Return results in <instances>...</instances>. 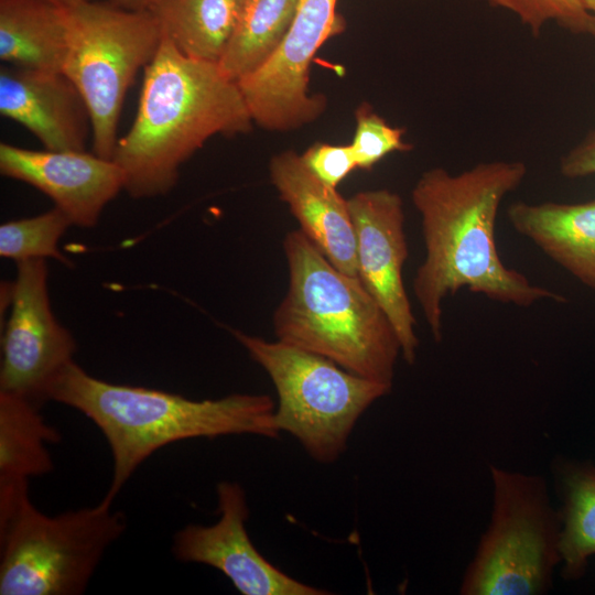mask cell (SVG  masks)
<instances>
[{
    "mask_svg": "<svg viewBox=\"0 0 595 595\" xmlns=\"http://www.w3.org/2000/svg\"><path fill=\"white\" fill-rule=\"evenodd\" d=\"M527 172L522 161L496 160L458 173L432 167L414 184L411 199L420 214L425 257L415 272L413 292L436 343L443 338V302L462 289L519 307L565 301L507 267L497 250L499 207Z\"/></svg>",
    "mask_w": 595,
    "mask_h": 595,
    "instance_id": "cell-1",
    "label": "cell"
},
{
    "mask_svg": "<svg viewBox=\"0 0 595 595\" xmlns=\"http://www.w3.org/2000/svg\"><path fill=\"white\" fill-rule=\"evenodd\" d=\"M253 123L236 80L217 63L184 55L162 33L144 68L134 120L112 160L131 197L165 195L181 165L210 138L248 133Z\"/></svg>",
    "mask_w": 595,
    "mask_h": 595,
    "instance_id": "cell-2",
    "label": "cell"
},
{
    "mask_svg": "<svg viewBox=\"0 0 595 595\" xmlns=\"http://www.w3.org/2000/svg\"><path fill=\"white\" fill-rule=\"evenodd\" d=\"M47 400L82 412L104 434L112 456L113 501L138 467L160 448L180 441L251 434L275 439L274 401L268 394L234 393L192 400L181 394L95 378L75 361L53 380Z\"/></svg>",
    "mask_w": 595,
    "mask_h": 595,
    "instance_id": "cell-3",
    "label": "cell"
},
{
    "mask_svg": "<svg viewBox=\"0 0 595 595\" xmlns=\"http://www.w3.org/2000/svg\"><path fill=\"white\" fill-rule=\"evenodd\" d=\"M289 288L273 315L279 340L392 386L401 345L358 277L338 270L299 229L283 241Z\"/></svg>",
    "mask_w": 595,
    "mask_h": 595,
    "instance_id": "cell-4",
    "label": "cell"
},
{
    "mask_svg": "<svg viewBox=\"0 0 595 595\" xmlns=\"http://www.w3.org/2000/svg\"><path fill=\"white\" fill-rule=\"evenodd\" d=\"M126 527L102 499L47 516L32 504L29 482L0 484V594H83Z\"/></svg>",
    "mask_w": 595,
    "mask_h": 595,
    "instance_id": "cell-5",
    "label": "cell"
},
{
    "mask_svg": "<svg viewBox=\"0 0 595 595\" xmlns=\"http://www.w3.org/2000/svg\"><path fill=\"white\" fill-rule=\"evenodd\" d=\"M234 336L273 382L279 432L290 433L320 463L339 458L359 418L392 388L279 339L268 342L238 331Z\"/></svg>",
    "mask_w": 595,
    "mask_h": 595,
    "instance_id": "cell-6",
    "label": "cell"
},
{
    "mask_svg": "<svg viewBox=\"0 0 595 595\" xmlns=\"http://www.w3.org/2000/svg\"><path fill=\"white\" fill-rule=\"evenodd\" d=\"M490 520L459 586L463 595H541L561 564L560 510L539 475L491 465Z\"/></svg>",
    "mask_w": 595,
    "mask_h": 595,
    "instance_id": "cell-7",
    "label": "cell"
},
{
    "mask_svg": "<svg viewBox=\"0 0 595 595\" xmlns=\"http://www.w3.org/2000/svg\"><path fill=\"white\" fill-rule=\"evenodd\" d=\"M161 39V26L149 10H126L101 0L67 9L62 73L87 106L97 155L112 159L127 91L154 57Z\"/></svg>",
    "mask_w": 595,
    "mask_h": 595,
    "instance_id": "cell-8",
    "label": "cell"
},
{
    "mask_svg": "<svg viewBox=\"0 0 595 595\" xmlns=\"http://www.w3.org/2000/svg\"><path fill=\"white\" fill-rule=\"evenodd\" d=\"M338 0H299L292 23L275 52L237 84L253 122L271 131L298 129L326 108L322 94H311V63L331 37L343 32Z\"/></svg>",
    "mask_w": 595,
    "mask_h": 595,
    "instance_id": "cell-9",
    "label": "cell"
},
{
    "mask_svg": "<svg viewBox=\"0 0 595 595\" xmlns=\"http://www.w3.org/2000/svg\"><path fill=\"white\" fill-rule=\"evenodd\" d=\"M45 259L18 262L11 283L10 316L2 335L0 392L37 405L76 351L72 334L55 318L48 298Z\"/></svg>",
    "mask_w": 595,
    "mask_h": 595,
    "instance_id": "cell-10",
    "label": "cell"
},
{
    "mask_svg": "<svg viewBox=\"0 0 595 595\" xmlns=\"http://www.w3.org/2000/svg\"><path fill=\"white\" fill-rule=\"evenodd\" d=\"M356 237L357 277L391 322L401 356L412 365L419 339L416 320L403 283L409 250L400 195L388 188L361 191L348 198Z\"/></svg>",
    "mask_w": 595,
    "mask_h": 595,
    "instance_id": "cell-11",
    "label": "cell"
},
{
    "mask_svg": "<svg viewBox=\"0 0 595 595\" xmlns=\"http://www.w3.org/2000/svg\"><path fill=\"white\" fill-rule=\"evenodd\" d=\"M216 496L218 521L210 526L191 523L180 529L171 547L176 560L218 570L244 595L329 594L291 577L256 549L246 529L249 508L241 485L220 482Z\"/></svg>",
    "mask_w": 595,
    "mask_h": 595,
    "instance_id": "cell-12",
    "label": "cell"
},
{
    "mask_svg": "<svg viewBox=\"0 0 595 595\" xmlns=\"http://www.w3.org/2000/svg\"><path fill=\"white\" fill-rule=\"evenodd\" d=\"M0 172L47 195L72 225L94 227L125 177L112 160L85 151L29 150L0 143Z\"/></svg>",
    "mask_w": 595,
    "mask_h": 595,
    "instance_id": "cell-13",
    "label": "cell"
},
{
    "mask_svg": "<svg viewBox=\"0 0 595 595\" xmlns=\"http://www.w3.org/2000/svg\"><path fill=\"white\" fill-rule=\"evenodd\" d=\"M0 113L26 128L46 150L85 151L87 106L62 72L0 67Z\"/></svg>",
    "mask_w": 595,
    "mask_h": 595,
    "instance_id": "cell-14",
    "label": "cell"
},
{
    "mask_svg": "<svg viewBox=\"0 0 595 595\" xmlns=\"http://www.w3.org/2000/svg\"><path fill=\"white\" fill-rule=\"evenodd\" d=\"M269 173L300 230L338 270L357 277L356 237L348 199L322 182L301 154L292 150L273 155Z\"/></svg>",
    "mask_w": 595,
    "mask_h": 595,
    "instance_id": "cell-15",
    "label": "cell"
},
{
    "mask_svg": "<svg viewBox=\"0 0 595 595\" xmlns=\"http://www.w3.org/2000/svg\"><path fill=\"white\" fill-rule=\"evenodd\" d=\"M511 227L587 288L595 290V199L510 204Z\"/></svg>",
    "mask_w": 595,
    "mask_h": 595,
    "instance_id": "cell-16",
    "label": "cell"
},
{
    "mask_svg": "<svg viewBox=\"0 0 595 595\" xmlns=\"http://www.w3.org/2000/svg\"><path fill=\"white\" fill-rule=\"evenodd\" d=\"M67 9L47 0H0V60L11 66L62 72Z\"/></svg>",
    "mask_w": 595,
    "mask_h": 595,
    "instance_id": "cell-17",
    "label": "cell"
},
{
    "mask_svg": "<svg viewBox=\"0 0 595 595\" xmlns=\"http://www.w3.org/2000/svg\"><path fill=\"white\" fill-rule=\"evenodd\" d=\"M242 0H158L149 10L184 55L219 63L235 31Z\"/></svg>",
    "mask_w": 595,
    "mask_h": 595,
    "instance_id": "cell-18",
    "label": "cell"
},
{
    "mask_svg": "<svg viewBox=\"0 0 595 595\" xmlns=\"http://www.w3.org/2000/svg\"><path fill=\"white\" fill-rule=\"evenodd\" d=\"M61 434L47 423L36 403L0 392V484L29 482L54 468L50 444Z\"/></svg>",
    "mask_w": 595,
    "mask_h": 595,
    "instance_id": "cell-19",
    "label": "cell"
},
{
    "mask_svg": "<svg viewBox=\"0 0 595 595\" xmlns=\"http://www.w3.org/2000/svg\"><path fill=\"white\" fill-rule=\"evenodd\" d=\"M299 0H242L230 42L218 63L232 80L259 68L279 47Z\"/></svg>",
    "mask_w": 595,
    "mask_h": 595,
    "instance_id": "cell-20",
    "label": "cell"
},
{
    "mask_svg": "<svg viewBox=\"0 0 595 595\" xmlns=\"http://www.w3.org/2000/svg\"><path fill=\"white\" fill-rule=\"evenodd\" d=\"M559 479L561 573L566 580H577L595 555V465L564 463L559 468Z\"/></svg>",
    "mask_w": 595,
    "mask_h": 595,
    "instance_id": "cell-21",
    "label": "cell"
},
{
    "mask_svg": "<svg viewBox=\"0 0 595 595\" xmlns=\"http://www.w3.org/2000/svg\"><path fill=\"white\" fill-rule=\"evenodd\" d=\"M71 225L56 206L37 216L7 221L0 226V256L17 262L45 258L67 262L58 241Z\"/></svg>",
    "mask_w": 595,
    "mask_h": 595,
    "instance_id": "cell-22",
    "label": "cell"
},
{
    "mask_svg": "<svg viewBox=\"0 0 595 595\" xmlns=\"http://www.w3.org/2000/svg\"><path fill=\"white\" fill-rule=\"evenodd\" d=\"M512 12L538 36L549 22L576 34L595 35V17L581 0H488Z\"/></svg>",
    "mask_w": 595,
    "mask_h": 595,
    "instance_id": "cell-23",
    "label": "cell"
},
{
    "mask_svg": "<svg viewBox=\"0 0 595 595\" xmlns=\"http://www.w3.org/2000/svg\"><path fill=\"white\" fill-rule=\"evenodd\" d=\"M355 119L350 145L358 169L370 170L390 153L412 150V144L404 141L405 129L389 125L368 104L357 108Z\"/></svg>",
    "mask_w": 595,
    "mask_h": 595,
    "instance_id": "cell-24",
    "label": "cell"
},
{
    "mask_svg": "<svg viewBox=\"0 0 595 595\" xmlns=\"http://www.w3.org/2000/svg\"><path fill=\"white\" fill-rule=\"evenodd\" d=\"M307 167L325 184L337 187L355 169L357 163L349 144L316 142L301 154Z\"/></svg>",
    "mask_w": 595,
    "mask_h": 595,
    "instance_id": "cell-25",
    "label": "cell"
},
{
    "mask_svg": "<svg viewBox=\"0 0 595 595\" xmlns=\"http://www.w3.org/2000/svg\"><path fill=\"white\" fill-rule=\"evenodd\" d=\"M560 172L570 178L595 174V130L561 158Z\"/></svg>",
    "mask_w": 595,
    "mask_h": 595,
    "instance_id": "cell-26",
    "label": "cell"
},
{
    "mask_svg": "<svg viewBox=\"0 0 595 595\" xmlns=\"http://www.w3.org/2000/svg\"><path fill=\"white\" fill-rule=\"evenodd\" d=\"M116 7L132 10L147 11L150 10L158 0H101Z\"/></svg>",
    "mask_w": 595,
    "mask_h": 595,
    "instance_id": "cell-27",
    "label": "cell"
},
{
    "mask_svg": "<svg viewBox=\"0 0 595 595\" xmlns=\"http://www.w3.org/2000/svg\"><path fill=\"white\" fill-rule=\"evenodd\" d=\"M61 8H64V9H71V8H74L76 6H78L79 3H82L83 1L85 0H47Z\"/></svg>",
    "mask_w": 595,
    "mask_h": 595,
    "instance_id": "cell-28",
    "label": "cell"
},
{
    "mask_svg": "<svg viewBox=\"0 0 595 595\" xmlns=\"http://www.w3.org/2000/svg\"><path fill=\"white\" fill-rule=\"evenodd\" d=\"M585 9L595 17V0H581Z\"/></svg>",
    "mask_w": 595,
    "mask_h": 595,
    "instance_id": "cell-29",
    "label": "cell"
}]
</instances>
